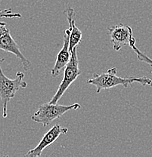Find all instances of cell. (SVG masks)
<instances>
[{
  "label": "cell",
  "mask_w": 152,
  "mask_h": 157,
  "mask_svg": "<svg viewBox=\"0 0 152 157\" xmlns=\"http://www.w3.org/2000/svg\"><path fill=\"white\" fill-rule=\"evenodd\" d=\"M117 68H110L106 73H94L90 78L86 81L89 85H92L96 87V92L99 93L104 89H110L116 86H122L124 88H129L132 84L138 82L142 86H149L152 87V80L151 78L142 76V77H120L117 76Z\"/></svg>",
  "instance_id": "obj_1"
},
{
  "label": "cell",
  "mask_w": 152,
  "mask_h": 157,
  "mask_svg": "<svg viewBox=\"0 0 152 157\" xmlns=\"http://www.w3.org/2000/svg\"><path fill=\"white\" fill-rule=\"evenodd\" d=\"M4 60V58H0V99L2 104V117L6 118L9 101L11 98H14L19 89L26 88L28 85L24 80L25 75L22 72H18L16 77L13 79L7 77L1 67V63Z\"/></svg>",
  "instance_id": "obj_2"
},
{
  "label": "cell",
  "mask_w": 152,
  "mask_h": 157,
  "mask_svg": "<svg viewBox=\"0 0 152 157\" xmlns=\"http://www.w3.org/2000/svg\"><path fill=\"white\" fill-rule=\"evenodd\" d=\"M80 104L75 103L72 105H61L57 104L45 103L41 104L38 110L31 117V119L37 123H41L44 127L48 126L55 119H58L70 110L80 109Z\"/></svg>",
  "instance_id": "obj_3"
},
{
  "label": "cell",
  "mask_w": 152,
  "mask_h": 157,
  "mask_svg": "<svg viewBox=\"0 0 152 157\" xmlns=\"http://www.w3.org/2000/svg\"><path fill=\"white\" fill-rule=\"evenodd\" d=\"M64 70L62 81L55 95L49 102L50 104H57L64 94L66 92L68 88L71 86L72 83L81 74L77 56V47H75L71 52V58Z\"/></svg>",
  "instance_id": "obj_4"
},
{
  "label": "cell",
  "mask_w": 152,
  "mask_h": 157,
  "mask_svg": "<svg viewBox=\"0 0 152 157\" xmlns=\"http://www.w3.org/2000/svg\"><path fill=\"white\" fill-rule=\"evenodd\" d=\"M0 49L15 55L22 63L24 70H28L30 62L21 52L19 45L11 36L10 29L6 27V23L0 22Z\"/></svg>",
  "instance_id": "obj_5"
},
{
  "label": "cell",
  "mask_w": 152,
  "mask_h": 157,
  "mask_svg": "<svg viewBox=\"0 0 152 157\" xmlns=\"http://www.w3.org/2000/svg\"><path fill=\"white\" fill-rule=\"evenodd\" d=\"M110 36L113 48L118 52L125 45H135V39L133 36V32L130 26L123 24H117L107 28Z\"/></svg>",
  "instance_id": "obj_6"
},
{
  "label": "cell",
  "mask_w": 152,
  "mask_h": 157,
  "mask_svg": "<svg viewBox=\"0 0 152 157\" xmlns=\"http://www.w3.org/2000/svg\"><path fill=\"white\" fill-rule=\"evenodd\" d=\"M68 132V128L66 127H62L58 124L54 125L52 128L45 134L43 137L41 139L40 143L38 144L37 147H34L32 150H29L24 156L30 157H37L40 156L42 155V151L45 150L46 147H49L51 144L54 143L57 139L61 135L66 134Z\"/></svg>",
  "instance_id": "obj_7"
},
{
  "label": "cell",
  "mask_w": 152,
  "mask_h": 157,
  "mask_svg": "<svg viewBox=\"0 0 152 157\" xmlns=\"http://www.w3.org/2000/svg\"><path fill=\"white\" fill-rule=\"evenodd\" d=\"M69 38H70V30L66 29L64 30V42L63 46L60 52L57 55L56 60H55L54 67L52 70V76L56 77L58 76L60 72L64 70L69 62L71 58V51H70L69 45Z\"/></svg>",
  "instance_id": "obj_8"
},
{
  "label": "cell",
  "mask_w": 152,
  "mask_h": 157,
  "mask_svg": "<svg viewBox=\"0 0 152 157\" xmlns=\"http://www.w3.org/2000/svg\"><path fill=\"white\" fill-rule=\"evenodd\" d=\"M64 12L66 14L67 20H68V24H69V45L70 51L71 52L75 47H77L80 44L82 38H83V33H82L80 29L76 26L74 19L75 16H76L75 10L71 7H68L64 11Z\"/></svg>",
  "instance_id": "obj_9"
},
{
  "label": "cell",
  "mask_w": 152,
  "mask_h": 157,
  "mask_svg": "<svg viewBox=\"0 0 152 157\" xmlns=\"http://www.w3.org/2000/svg\"><path fill=\"white\" fill-rule=\"evenodd\" d=\"M130 48H131L132 50L135 52V54H136V55H137V58H138V59L140 60V61L147 63V64L149 65L151 67H152V59L148 58L146 55H145L144 53H142L141 51L137 48L136 46H135V45H132Z\"/></svg>",
  "instance_id": "obj_10"
},
{
  "label": "cell",
  "mask_w": 152,
  "mask_h": 157,
  "mask_svg": "<svg viewBox=\"0 0 152 157\" xmlns=\"http://www.w3.org/2000/svg\"><path fill=\"white\" fill-rule=\"evenodd\" d=\"M7 17V18H20L21 14L19 13H13L11 9H0V19Z\"/></svg>",
  "instance_id": "obj_11"
}]
</instances>
